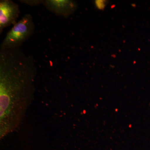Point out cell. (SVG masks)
Listing matches in <instances>:
<instances>
[{
  "label": "cell",
  "mask_w": 150,
  "mask_h": 150,
  "mask_svg": "<svg viewBox=\"0 0 150 150\" xmlns=\"http://www.w3.org/2000/svg\"><path fill=\"white\" fill-rule=\"evenodd\" d=\"M37 68L21 47L0 49V138L18 129L35 92Z\"/></svg>",
  "instance_id": "6da1fadb"
},
{
  "label": "cell",
  "mask_w": 150,
  "mask_h": 150,
  "mask_svg": "<svg viewBox=\"0 0 150 150\" xmlns=\"http://www.w3.org/2000/svg\"><path fill=\"white\" fill-rule=\"evenodd\" d=\"M35 26L32 16L26 14L14 25L7 33L1 45V50L21 47L23 43L32 36Z\"/></svg>",
  "instance_id": "7a4b0ae2"
},
{
  "label": "cell",
  "mask_w": 150,
  "mask_h": 150,
  "mask_svg": "<svg viewBox=\"0 0 150 150\" xmlns=\"http://www.w3.org/2000/svg\"><path fill=\"white\" fill-rule=\"evenodd\" d=\"M20 14L18 5L11 0L0 1V33L6 28L17 23Z\"/></svg>",
  "instance_id": "3957f363"
},
{
  "label": "cell",
  "mask_w": 150,
  "mask_h": 150,
  "mask_svg": "<svg viewBox=\"0 0 150 150\" xmlns=\"http://www.w3.org/2000/svg\"><path fill=\"white\" fill-rule=\"evenodd\" d=\"M46 8L56 15L68 17L74 12L77 7L75 1L69 0L43 1Z\"/></svg>",
  "instance_id": "277c9868"
},
{
  "label": "cell",
  "mask_w": 150,
  "mask_h": 150,
  "mask_svg": "<svg viewBox=\"0 0 150 150\" xmlns=\"http://www.w3.org/2000/svg\"><path fill=\"white\" fill-rule=\"evenodd\" d=\"M21 2L31 6H35L42 3L43 1H21Z\"/></svg>",
  "instance_id": "5b68a950"
},
{
  "label": "cell",
  "mask_w": 150,
  "mask_h": 150,
  "mask_svg": "<svg viewBox=\"0 0 150 150\" xmlns=\"http://www.w3.org/2000/svg\"><path fill=\"white\" fill-rule=\"evenodd\" d=\"M103 1H96V4L97 7L99 9L102 10L105 7V2Z\"/></svg>",
  "instance_id": "8992f818"
}]
</instances>
